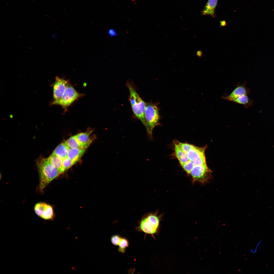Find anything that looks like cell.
<instances>
[{"mask_svg": "<svg viewBox=\"0 0 274 274\" xmlns=\"http://www.w3.org/2000/svg\"><path fill=\"white\" fill-rule=\"evenodd\" d=\"M176 143L177 144L175 145V153L181 165H187L193 169L207 165L205 151L207 146L200 147L187 143Z\"/></svg>", "mask_w": 274, "mask_h": 274, "instance_id": "cell-1", "label": "cell"}, {"mask_svg": "<svg viewBox=\"0 0 274 274\" xmlns=\"http://www.w3.org/2000/svg\"><path fill=\"white\" fill-rule=\"evenodd\" d=\"M37 165L39 178V189L42 192L47 186L60 174L48 158H39Z\"/></svg>", "mask_w": 274, "mask_h": 274, "instance_id": "cell-2", "label": "cell"}, {"mask_svg": "<svg viewBox=\"0 0 274 274\" xmlns=\"http://www.w3.org/2000/svg\"><path fill=\"white\" fill-rule=\"evenodd\" d=\"M160 217L155 214H146L139 221L135 229L146 235H150L155 239V235H158L160 232Z\"/></svg>", "mask_w": 274, "mask_h": 274, "instance_id": "cell-3", "label": "cell"}, {"mask_svg": "<svg viewBox=\"0 0 274 274\" xmlns=\"http://www.w3.org/2000/svg\"><path fill=\"white\" fill-rule=\"evenodd\" d=\"M127 85L129 91L130 100L133 112L147 129V126L145 115L146 103L141 98L133 86L129 83Z\"/></svg>", "mask_w": 274, "mask_h": 274, "instance_id": "cell-4", "label": "cell"}, {"mask_svg": "<svg viewBox=\"0 0 274 274\" xmlns=\"http://www.w3.org/2000/svg\"><path fill=\"white\" fill-rule=\"evenodd\" d=\"M83 94L80 93L74 88L69 83L64 92L59 99L54 100L51 105L60 106L64 110L67 111L68 107L78 98L83 96Z\"/></svg>", "mask_w": 274, "mask_h": 274, "instance_id": "cell-5", "label": "cell"}, {"mask_svg": "<svg viewBox=\"0 0 274 274\" xmlns=\"http://www.w3.org/2000/svg\"><path fill=\"white\" fill-rule=\"evenodd\" d=\"M145 115L147 126L146 130L152 138L153 130L158 124L160 118L158 108L156 105L146 103Z\"/></svg>", "mask_w": 274, "mask_h": 274, "instance_id": "cell-6", "label": "cell"}, {"mask_svg": "<svg viewBox=\"0 0 274 274\" xmlns=\"http://www.w3.org/2000/svg\"><path fill=\"white\" fill-rule=\"evenodd\" d=\"M35 212L39 217L46 220H52L55 217L53 207L44 202H39L35 206Z\"/></svg>", "mask_w": 274, "mask_h": 274, "instance_id": "cell-7", "label": "cell"}, {"mask_svg": "<svg viewBox=\"0 0 274 274\" xmlns=\"http://www.w3.org/2000/svg\"><path fill=\"white\" fill-rule=\"evenodd\" d=\"M69 83V81L59 78L55 77V80L53 85L54 100L60 98L64 92Z\"/></svg>", "mask_w": 274, "mask_h": 274, "instance_id": "cell-8", "label": "cell"}, {"mask_svg": "<svg viewBox=\"0 0 274 274\" xmlns=\"http://www.w3.org/2000/svg\"><path fill=\"white\" fill-rule=\"evenodd\" d=\"M246 82L242 84H237L235 88L229 95L225 94L221 97L224 99L231 101L233 99L240 96L247 95L249 93L250 89L246 86Z\"/></svg>", "mask_w": 274, "mask_h": 274, "instance_id": "cell-9", "label": "cell"}, {"mask_svg": "<svg viewBox=\"0 0 274 274\" xmlns=\"http://www.w3.org/2000/svg\"><path fill=\"white\" fill-rule=\"evenodd\" d=\"M92 131V130L89 129L85 132L75 135L82 148L87 149L95 138L93 135L90 136Z\"/></svg>", "mask_w": 274, "mask_h": 274, "instance_id": "cell-10", "label": "cell"}, {"mask_svg": "<svg viewBox=\"0 0 274 274\" xmlns=\"http://www.w3.org/2000/svg\"><path fill=\"white\" fill-rule=\"evenodd\" d=\"M86 149L81 148H69L67 157L75 164L80 160Z\"/></svg>", "mask_w": 274, "mask_h": 274, "instance_id": "cell-11", "label": "cell"}, {"mask_svg": "<svg viewBox=\"0 0 274 274\" xmlns=\"http://www.w3.org/2000/svg\"><path fill=\"white\" fill-rule=\"evenodd\" d=\"M218 0H208L202 12L201 15H209L213 18L215 16V11Z\"/></svg>", "mask_w": 274, "mask_h": 274, "instance_id": "cell-12", "label": "cell"}, {"mask_svg": "<svg viewBox=\"0 0 274 274\" xmlns=\"http://www.w3.org/2000/svg\"><path fill=\"white\" fill-rule=\"evenodd\" d=\"M69 148L65 141L59 145L55 149L52 153L63 159L67 157Z\"/></svg>", "mask_w": 274, "mask_h": 274, "instance_id": "cell-13", "label": "cell"}, {"mask_svg": "<svg viewBox=\"0 0 274 274\" xmlns=\"http://www.w3.org/2000/svg\"><path fill=\"white\" fill-rule=\"evenodd\" d=\"M50 163L58 170L60 173L65 171L62 166V159L56 155L52 153L48 158Z\"/></svg>", "mask_w": 274, "mask_h": 274, "instance_id": "cell-14", "label": "cell"}, {"mask_svg": "<svg viewBox=\"0 0 274 274\" xmlns=\"http://www.w3.org/2000/svg\"><path fill=\"white\" fill-rule=\"evenodd\" d=\"M231 101L243 105L246 107L248 108L253 106L254 102L249 98L247 95H243L233 99Z\"/></svg>", "mask_w": 274, "mask_h": 274, "instance_id": "cell-15", "label": "cell"}, {"mask_svg": "<svg viewBox=\"0 0 274 274\" xmlns=\"http://www.w3.org/2000/svg\"><path fill=\"white\" fill-rule=\"evenodd\" d=\"M65 142L69 148H82L75 135L71 136Z\"/></svg>", "mask_w": 274, "mask_h": 274, "instance_id": "cell-16", "label": "cell"}, {"mask_svg": "<svg viewBox=\"0 0 274 274\" xmlns=\"http://www.w3.org/2000/svg\"><path fill=\"white\" fill-rule=\"evenodd\" d=\"M129 246L128 240L126 238L122 237L118 245V251L122 253H124L127 248Z\"/></svg>", "mask_w": 274, "mask_h": 274, "instance_id": "cell-17", "label": "cell"}, {"mask_svg": "<svg viewBox=\"0 0 274 274\" xmlns=\"http://www.w3.org/2000/svg\"><path fill=\"white\" fill-rule=\"evenodd\" d=\"M74 164L67 157L62 159V166L64 171L69 168Z\"/></svg>", "mask_w": 274, "mask_h": 274, "instance_id": "cell-18", "label": "cell"}, {"mask_svg": "<svg viewBox=\"0 0 274 274\" xmlns=\"http://www.w3.org/2000/svg\"><path fill=\"white\" fill-rule=\"evenodd\" d=\"M121 238L122 237L118 234L112 236L111 238L112 243L114 246H118Z\"/></svg>", "mask_w": 274, "mask_h": 274, "instance_id": "cell-19", "label": "cell"}, {"mask_svg": "<svg viewBox=\"0 0 274 274\" xmlns=\"http://www.w3.org/2000/svg\"><path fill=\"white\" fill-rule=\"evenodd\" d=\"M108 34L111 37H115L117 35L116 31L113 28H111L109 30Z\"/></svg>", "mask_w": 274, "mask_h": 274, "instance_id": "cell-20", "label": "cell"}, {"mask_svg": "<svg viewBox=\"0 0 274 274\" xmlns=\"http://www.w3.org/2000/svg\"><path fill=\"white\" fill-rule=\"evenodd\" d=\"M203 53L201 50L198 51L196 53L197 55L199 57H201Z\"/></svg>", "mask_w": 274, "mask_h": 274, "instance_id": "cell-21", "label": "cell"}, {"mask_svg": "<svg viewBox=\"0 0 274 274\" xmlns=\"http://www.w3.org/2000/svg\"><path fill=\"white\" fill-rule=\"evenodd\" d=\"M261 242V241H260L259 242H258V243L257 244V245H256V247H255V249L254 250V253H255L256 251L257 248L258 247V246H259V244H260V243Z\"/></svg>", "mask_w": 274, "mask_h": 274, "instance_id": "cell-22", "label": "cell"}, {"mask_svg": "<svg viewBox=\"0 0 274 274\" xmlns=\"http://www.w3.org/2000/svg\"><path fill=\"white\" fill-rule=\"evenodd\" d=\"M226 22L225 21H222V22H220V26H226Z\"/></svg>", "mask_w": 274, "mask_h": 274, "instance_id": "cell-23", "label": "cell"}]
</instances>
